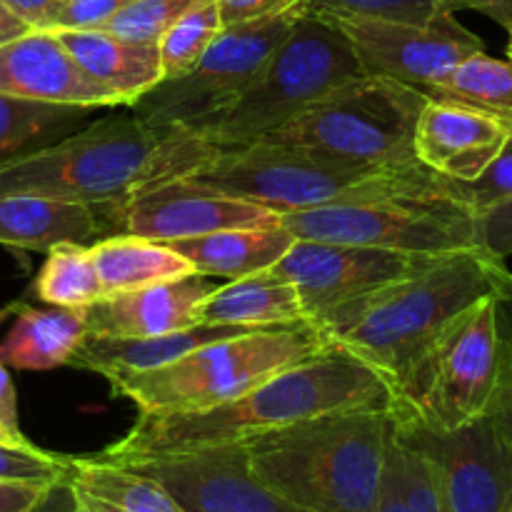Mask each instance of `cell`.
<instances>
[{
	"label": "cell",
	"mask_w": 512,
	"mask_h": 512,
	"mask_svg": "<svg viewBox=\"0 0 512 512\" xmlns=\"http://www.w3.org/2000/svg\"><path fill=\"white\" fill-rule=\"evenodd\" d=\"M393 385L338 345L280 370L230 403L190 413H148L100 450L110 463L243 443L270 430L345 410H393Z\"/></svg>",
	"instance_id": "1"
},
{
	"label": "cell",
	"mask_w": 512,
	"mask_h": 512,
	"mask_svg": "<svg viewBox=\"0 0 512 512\" xmlns=\"http://www.w3.org/2000/svg\"><path fill=\"white\" fill-rule=\"evenodd\" d=\"M510 288L505 260L485 248L428 255L408 275L330 310L313 325L330 345L378 370L395 393L460 315Z\"/></svg>",
	"instance_id": "2"
},
{
	"label": "cell",
	"mask_w": 512,
	"mask_h": 512,
	"mask_svg": "<svg viewBox=\"0 0 512 512\" xmlns=\"http://www.w3.org/2000/svg\"><path fill=\"white\" fill-rule=\"evenodd\" d=\"M218 153V145L183 125L155 128L135 113L108 115L63 140L3 160L0 193L113 208L148 185L193 173Z\"/></svg>",
	"instance_id": "3"
},
{
	"label": "cell",
	"mask_w": 512,
	"mask_h": 512,
	"mask_svg": "<svg viewBox=\"0 0 512 512\" xmlns=\"http://www.w3.org/2000/svg\"><path fill=\"white\" fill-rule=\"evenodd\" d=\"M393 418L345 410L243 440L265 488L305 512H375Z\"/></svg>",
	"instance_id": "4"
},
{
	"label": "cell",
	"mask_w": 512,
	"mask_h": 512,
	"mask_svg": "<svg viewBox=\"0 0 512 512\" xmlns=\"http://www.w3.org/2000/svg\"><path fill=\"white\" fill-rule=\"evenodd\" d=\"M300 240L365 245L405 255H443L483 248L478 215L448 193L425 165L375 175L345 198L280 220Z\"/></svg>",
	"instance_id": "5"
},
{
	"label": "cell",
	"mask_w": 512,
	"mask_h": 512,
	"mask_svg": "<svg viewBox=\"0 0 512 512\" xmlns=\"http://www.w3.org/2000/svg\"><path fill=\"white\" fill-rule=\"evenodd\" d=\"M328 345L313 323L258 328L190 350L163 368L120 375L108 383L143 415L190 413L230 403Z\"/></svg>",
	"instance_id": "6"
},
{
	"label": "cell",
	"mask_w": 512,
	"mask_h": 512,
	"mask_svg": "<svg viewBox=\"0 0 512 512\" xmlns=\"http://www.w3.org/2000/svg\"><path fill=\"white\" fill-rule=\"evenodd\" d=\"M363 75L358 55L338 23L305 10L250 88L223 113L195 123L190 130L218 148L253 143Z\"/></svg>",
	"instance_id": "7"
},
{
	"label": "cell",
	"mask_w": 512,
	"mask_h": 512,
	"mask_svg": "<svg viewBox=\"0 0 512 512\" xmlns=\"http://www.w3.org/2000/svg\"><path fill=\"white\" fill-rule=\"evenodd\" d=\"M425 103L423 90L363 75L335 88L265 140L353 170L408 168L420 165L413 140Z\"/></svg>",
	"instance_id": "8"
},
{
	"label": "cell",
	"mask_w": 512,
	"mask_h": 512,
	"mask_svg": "<svg viewBox=\"0 0 512 512\" xmlns=\"http://www.w3.org/2000/svg\"><path fill=\"white\" fill-rule=\"evenodd\" d=\"M503 368L495 298L460 315L395 388L390 418L430 430H455L488 418Z\"/></svg>",
	"instance_id": "9"
},
{
	"label": "cell",
	"mask_w": 512,
	"mask_h": 512,
	"mask_svg": "<svg viewBox=\"0 0 512 512\" xmlns=\"http://www.w3.org/2000/svg\"><path fill=\"white\" fill-rule=\"evenodd\" d=\"M305 10V3H300L268 18L225 25L188 73L160 80L130 108L155 128H193L195 123L223 113L258 78Z\"/></svg>",
	"instance_id": "10"
},
{
	"label": "cell",
	"mask_w": 512,
	"mask_h": 512,
	"mask_svg": "<svg viewBox=\"0 0 512 512\" xmlns=\"http://www.w3.org/2000/svg\"><path fill=\"white\" fill-rule=\"evenodd\" d=\"M380 173L385 170L343 168L300 148L263 138L235 148H220L218 155L185 178L230 198L288 215L335 203Z\"/></svg>",
	"instance_id": "11"
},
{
	"label": "cell",
	"mask_w": 512,
	"mask_h": 512,
	"mask_svg": "<svg viewBox=\"0 0 512 512\" xmlns=\"http://www.w3.org/2000/svg\"><path fill=\"white\" fill-rule=\"evenodd\" d=\"M393 433L433 463L448 512H512V443L490 415L455 430L393 420Z\"/></svg>",
	"instance_id": "12"
},
{
	"label": "cell",
	"mask_w": 512,
	"mask_h": 512,
	"mask_svg": "<svg viewBox=\"0 0 512 512\" xmlns=\"http://www.w3.org/2000/svg\"><path fill=\"white\" fill-rule=\"evenodd\" d=\"M333 20L353 45L365 75L398 80L423 93H428L470 55L485 50L483 40L460 25L455 13L440 15L430 23L385 18Z\"/></svg>",
	"instance_id": "13"
},
{
	"label": "cell",
	"mask_w": 512,
	"mask_h": 512,
	"mask_svg": "<svg viewBox=\"0 0 512 512\" xmlns=\"http://www.w3.org/2000/svg\"><path fill=\"white\" fill-rule=\"evenodd\" d=\"M423 258L428 255L295 238L270 270L298 290L308 323H318L330 310L408 275Z\"/></svg>",
	"instance_id": "14"
},
{
	"label": "cell",
	"mask_w": 512,
	"mask_h": 512,
	"mask_svg": "<svg viewBox=\"0 0 512 512\" xmlns=\"http://www.w3.org/2000/svg\"><path fill=\"white\" fill-rule=\"evenodd\" d=\"M113 208L123 233L158 243L200 238L220 230L280 228L283 220V215L263 205L230 198L185 175L148 185Z\"/></svg>",
	"instance_id": "15"
},
{
	"label": "cell",
	"mask_w": 512,
	"mask_h": 512,
	"mask_svg": "<svg viewBox=\"0 0 512 512\" xmlns=\"http://www.w3.org/2000/svg\"><path fill=\"white\" fill-rule=\"evenodd\" d=\"M120 465L158 480L185 512H305L250 473L243 443L125 460Z\"/></svg>",
	"instance_id": "16"
},
{
	"label": "cell",
	"mask_w": 512,
	"mask_h": 512,
	"mask_svg": "<svg viewBox=\"0 0 512 512\" xmlns=\"http://www.w3.org/2000/svg\"><path fill=\"white\" fill-rule=\"evenodd\" d=\"M512 135L510 120L455 100L428 98L415 128L413 150L435 175L473 183L498 158Z\"/></svg>",
	"instance_id": "17"
},
{
	"label": "cell",
	"mask_w": 512,
	"mask_h": 512,
	"mask_svg": "<svg viewBox=\"0 0 512 512\" xmlns=\"http://www.w3.org/2000/svg\"><path fill=\"white\" fill-rule=\"evenodd\" d=\"M0 93L90 110L115 108L108 90L80 70L53 30H30L0 45Z\"/></svg>",
	"instance_id": "18"
},
{
	"label": "cell",
	"mask_w": 512,
	"mask_h": 512,
	"mask_svg": "<svg viewBox=\"0 0 512 512\" xmlns=\"http://www.w3.org/2000/svg\"><path fill=\"white\" fill-rule=\"evenodd\" d=\"M218 288L215 278L188 275L170 283L108 295L85 308L88 335L100 338H155L195 325V308Z\"/></svg>",
	"instance_id": "19"
},
{
	"label": "cell",
	"mask_w": 512,
	"mask_h": 512,
	"mask_svg": "<svg viewBox=\"0 0 512 512\" xmlns=\"http://www.w3.org/2000/svg\"><path fill=\"white\" fill-rule=\"evenodd\" d=\"M90 80L105 88L115 105H135L163 80L158 45L130 43L108 30H53Z\"/></svg>",
	"instance_id": "20"
},
{
	"label": "cell",
	"mask_w": 512,
	"mask_h": 512,
	"mask_svg": "<svg viewBox=\"0 0 512 512\" xmlns=\"http://www.w3.org/2000/svg\"><path fill=\"white\" fill-rule=\"evenodd\" d=\"M248 330L250 328H233V325L195 323L190 328L175 330V333L168 335H155V338L85 335L68 365L103 375L105 380H113L120 378V375L148 373V370L163 368V365L183 358L190 350H198L203 345L215 343V340L248 333Z\"/></svg>",
	"instance_id": "21"
},
{
	"label": "cell",
	"mask_w": 512,
	"mask_h": 512,
	"mask_svg": "<svg viewBox=\"0 0 512 512\" xmlns=\"http://www.w3.org/2000/svg\"><path fill=\"white\" fill-rule=\"evenodd\" d=\"M100 233L103 223L90 205L0 193V245L48 253L58 243L90 245Z\"/></svg>",
	"instance_id": "22"
},
{
	"label": "cell",
	"mask_w": 512,
	"mask_h": 512,
	"mask_svg": "<svg viewBox=\"0 0 512 512\" xmlns=\"http://www.w3.org/2000/svg\"><path fill=\"white\" fill-rule=\"evenodd\" d=\"M195 320L250 330L308 323L298 290L273 270L218 285L195 308Z\"/></svg>",
	"instance_id": "23"
},
{
	"label": "cell",
	"mask_w": 512,
	"mask_h": 512,
	"mask_svg": "<svg viewBox=\"0 0 512 512\" xmlns=\"http://www.w3.org/2000/svg\"><path fill=\"white\" fill-rule=\"evenodd\" d=\"M293 240L295 235L280 225V228L220 230V233L173 240L165 245L183 255L198 275L238 280L273 268L293 245Z\"/></svg>",
	"instance_id": "24"
},
{
	"label": "cell",
	"mask_w": 512,
	"mask_h": 512,
	"mask_svg": "<svg viewBox=\"0 0 512 512\" xmlns=\"http://www.w3.org/2000/svg\"><path fill=\"white\" fill-rule=\"evenodd\" d=\"M88 335L83 308H23L0 343V363L15 370L68 365Z\"/></svg>",
	"instance_id": "25"
},
{
	"label": "cell",
	"mask_w": 512,
	"mask_h": 512,
	"mask_svg": "<svg viewBox=\"0 0 512 512\" xmlns=\"http://www.w3.org/2000/svg\"><path fill=\"white\" fill-rule=\"evenodd\" d=\"M95 270L105 298L130 290L150 288L158 283H170L193 275V265L158 240L140 235H110L90 245Z\"/></svg>",
	"instance_id": "26"
},
{
	"label": "cell",
	"mask_w": 512,
	"mask_h": 512,
	"mask_svg": "<svg viewBox=\"0 0 512 512\" xmlns=\"http://www.w3.org/2000/svg\"><path fill=\"white\" fill-rule=\"evenodd\" d=\"M65 478L75 490L113 512H185L155 478L98 455L68 458Z\"/></svg>",
	"instance_id": "27"
},
{
	"label": "cell",
	"mask_w": 512,
	"mask_h": 512,
	"mask_svg": "<svg viewBox=\"0 0 512 512\" xmlns=\"http://www.w3.org/2000/svg\"><path fill=\"white\" fill-rule=\"evenodd\" d=\"M90 113L93 110L80 105L40 103L0 93V163L50 145L55 135L75 133Z\"/></svg>",
	"instance_id": "28"
},
{
	"label": "cell",
	"mask_w": 512,
	"mask_h": 512,
	"mask_svg": "<svg viewBox=\"0 0 512 512\" xmlns=\"http://www.w3.org/2000/svg\"><path fill=\"white\" fill-rule=\"evenodd\" d=\"M428 98L455 100L512 123V63L475 53L428 90Z\"/></svg>",
	"instance_id": "29"
},
{
	"label": "cell",
	"mask_w": 512,
	"mask_h": 512,
	"mask_svg": "<svg viewBox=\"0 0 512 512\" xmlns=\"http://www.w3.org/2000/svg\"><path fill=\"white\" fill-rule=\"evenodd\" d=\"M35 293L43 303L58 308H90L105 298L95 270L90 245L58 243L48 250L43 268H40Z\"/></svg>",
	"instance_id": "30"
},
{
	"label": "cell",
	"mask_w": 512,
	"mask_h": 512,
	"mask_svg": "<svg viewBox=\"0 0 512 512\" xmlns=\"http://www.w3.org/2000/svg\"><path fill=\"white\" fill-rule=\"evenodd\" d=\"M220 28H223V23H220L215 0H198L193 8L185 10L158 40L163 80L188 73L198 63L200 55L208 50V45L213 43Z\"/></svg>",
	"instance_id": "31"
},
{
	"label": "cell",
	"mask_w": 512,
	"mask_h": 512,
	"mask_svg": "<svg viewBox=\"0 0 512 512\" xmlns=\"http://www.w3.org/2000/svg\"><path fill=\"white\" fill-rule=\"evenodd\" d=\"M385 468L398 485L400 498L410 512H448L433 463L420 450L395 438V433H390Z\"/></svg>",
	"instance_id": "32"
},
{
	"label": "cell",
	"mask_w": 512,
	"mask_h": 512,
	"mask_svg": "<svg viewBox=\"0 0 512 512\" xmlns=\"http://www.w3.org/2000/svg\"><path fill=\"white\" fill-rule=\"evenodd\" d=\"M313 13L333 18H385L430 23L440 15L463 10V0H303Z\"/></svg>",
	"instance_id": "33"
},
{
	"label": "cell",
	"mask_w": 512,
	"mask_h": 512,
	"mask_svg": "<svg viewBox=\"0 0 512 512\" xmlns=\"http://www.w3.org/2000/svg\"><path fill=\"white\" fill-rule=\"evenodd\" d=\"M198 0H130L103 30L130 43L158 45L165 30Z\"/></svg>",
	"instance_id": "34"
},
{
	"label": "cell",
	"mask_w": 512,
	"mask_h": 512,
	"mask_svg": "<svg viewBox=\"0 0 512 512\" xmlns=\"http://www.w3.org/2000/svg\"><path fill=\"white\" fill-rule=\"evenodd\" d=\"M443 178V175H440ZM445 188L453 198H458L460 203L468 205L475 215L483 213V210L493 208V205L503 203V200L512 198V135L508 143L503 145V150L498 153V158L488 165L483 175L473 183H458V180L443 178Z\"/></svg>",
	"instance_id": "35"
},
{
	"label": "cell",
	"mask_w": 512,
	"mask_h": 512,
	"mask_svg": "<svg viewBox=\"0 0 512 512\" xmlns=\"http://www.w3.org/2000/svg\"><path fill=\"white\" fill-rule=\"evenodd\" d=\"M68 455L45 453L33 443H0V480H25V483H53L63 478Z\"/></svg>",
	"instance_id": "36"
},
{
	"label": "cell",
	"mask_w": 512,
	"mask_h": 512,
	"mask_svg": "<svg viewBox=\"0 0 512 512\" xmlns=\"http://www.w3.org/2000/svg\"><path fill=\"white\" fill-rule=\"evenodd\" d=\"M495 315H498L500 343H503V368H500V388L490 418L512 443V288L495 298Z\"/></svg>",
	"instance_id": "37"
},
{
	"label": "cell",
	"mask_w": 512,
	"mask_h": 512,
	"mask_svg": "<svg viewBox=\"0 0 512 512\" xmlns=\"http://www.w3.org/2000/svg\"><path fill=\"white\" fill-rule=\"evenodd\" d=\"M130 0H65L50 30H103Z\"/></svg>",
	"instance_id": "38"
},
{
	"label": "cell",
	"mask_w": 512,
	"mask_h": 512,
	"mask_svg": "<svg viewBox=\"0 0 512 512\" xmlns=\"http://www.w3.org/2000/svg\"><path fill=\"white\" fill-rule=\"evenodd\" d=\"M480 245L495 258L505 260L512 255V198L478 213Z\"/></svg>",
	"instance_id": "39"
},
{
	"label": "cell",
	"mask_w": 512,
	"mask_h": 512,
	"mask_svg": "<svg viewBox=\"0 0 512 512\" xmlns=\"http://www.w3.org/2000/svg\"><path fill=\"white\" fill-rule=\"evenodd\" d=\"M303 0H215L220 13V23L238 25L248 23V20L268 18V15L285 13V10L295 8Z\"/></svg>",
	"instance_id": "40"
},
{
	"label": "cell",
	"mask_w": 512,
	"mask_h": 512,
	"mask_svg": "<svg viewBox=\"0 0 512 512\" xmlns=\"http://www.w3.org/2000/svg\"><path fill=\"white\" fill-rule=\"evenodd\" d=\"M55 483V480H53ZM50 483L0 480V512H28L40 500Z\"/></svg>",
	"instance_id": "41"
},
{
	"label": "cell",
	"mask_w": 512,
	"mask_h": 512,
	"mask_svg": "<svg viewBox=\"0 0 512 512\" xmlns=\"http://www.w3.org/2000/svg\"><path fill=\"white\" fill-rule=\"evenodd\" d=\"M3 3L33 30H50L55 13L65 0H3Z\"/></svg>",
	"instance_id": "42"
},
{
	"label": "cell",
	"mask_w": 512,
	"mask_h": 512,
	"mask_svg": "<svg viewBox=\"0 0 512 512\" xmlns=\"http://www.w3.org/2000/svg\"><path fill=\"white\" fill-rule=\"evenodd\" d=\"M0 428L8 430L15 440L28 443V438L20 430L18 420V393H15L13 378L8 373V365L0 363Z\"/></svg>",
	"instance_id": "43"
},
{
	"label": "cell",
	"mask_w": 512,
	"mask_h": 512,
	"mask_svg": "<svg viewBox=\"0 0 512 512\" xmlns=\"http://www.w3.org/2000/svg\"><path fill=\"white\" fill-rule=\"evenodd\" d=\"M28 512H80L78 495H75V488L70 485V480L63 475V478H58L55 483H50L45 488L38 503Z\"/></svg>",
	"instance_id": "44"
},
{
	"label": "cell",
	"mask_w": 512,
	"mask_h": 512,
	"mask_svg": "<svg viewBox=\"0 0 512 512\" xmlns=\"http://www.w3.org/2000/svg\"><path fill=\"white\" fill-rule=\"evenodd\" d=\"M463 8L478 10L503 28L512 25V0H463Z\"/></svg>",
	"instance_id": "45"
},
{
	"label": "cell",
	"mask_w": 512,
	"mask_h": 512,
	"mask_svg": "<svg viewBox=\"0 0 512 512\" xmlns=\"http://www.w3.org/2000/svg\"><path fill=\"white\" fill-rule=\"evenodd\" d=\"M375 512H410L408 505L400 498V490L395 480L390 478L388 468H383V480H380V493L378 503H375Z\"/></svg>",
	"instance_id": "46"
},
{
	"label": "cell",
	"mask_w": 512,
	"mask_h": 512,
	"mask_svg": "<svg viewBox=\"0 0 512 512\" xmlns=\"http://www.w3.org/2000/svg\"><path fill=\"white\" fill-rule=\"evenodd\" d=\"M30 25L25 23V20H20L18 15L13 13V10L8 8V5L0 0V45L10 43V40L20 38V35L30 33Z\"/></svg>",
	"instance_id": "47"
},
{
	"label": "cell",
	"mask_w": 512,
	"mask_h": 512,
	"mask_svg": "<svg viewBox=\"0 0 512 512\" xmlns=\"http://www.w3.org/2000/svg\"><path fill=\"white\" fill-rule=\"evenodd\" d=\"M75 495H78L80 512H113V510L105 508V505H100L98 500H93V498H88L85 493H80V490H75Z\"/></svg>",
	"instance_id": "48"
},
{
	"label": "cell",
	"mask_w": 512,
	"mask_h": 512,
	"mask_svg": "<svg viewBox=\"0 0 512 512\" xmlns=\"http://www.w3.org/2000/svg\"><path fill=\"white\" fill-rule=\"evenodd\" d=\"M0 443H18V445H25V443H20V440H15L13 435H10L8 430H3V428H0ZM28 443H30V440H28Z\"/></svg>",
	"instance_id": "49"
},
{
	"label": "cell",
	"mask_w": 512,
	"mask_h": 512,
	"mask_svg": "<svg viewBox=\"0 0 512 512\" xmlns=\"http://www.w3.org/2000/svg\"><path fill=\"white\" fill-rule=\"evenodd\" d=\"M510 45H508V60H510V63H512V25H510Z\"/></svg>",
	"instance_id": "50"
}]
</instances>
